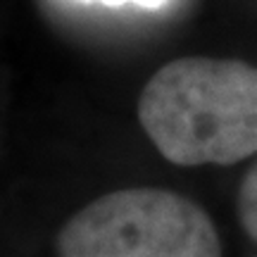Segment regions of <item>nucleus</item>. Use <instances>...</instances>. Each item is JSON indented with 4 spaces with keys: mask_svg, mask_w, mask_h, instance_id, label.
<instances>
[{
    "mask_svg": "<svg viewBox=\"0 0 257 257\" xmlns=\"http://www.w3.org/2000/svg\"><path fill=\"white\" fill-rule=\"evenodd\" d=\"M79 3H100L107 8H121V5H136L143 10H160L165 8L169 0H79Z\"/></svg>",
    "mask_w": 257,
    "mask_h": 257,
    "instance_id": "nucleus-4",
    "label": "nucleus"
},
{
    "mask_svg": "<svg viewBox=\"0 0 257 257\" xmlns=\"http://www.w3.org/2000/svg\"><path fill=\"white\" fill-rule=\"evenodd\" d=\"M141 126L179 167L236 165L257 155V67L181 57L160 67L138 100Z\"/></svg>",
    "mask_w": 257,
    "mask_h": 257,
    "instance_id": "nucleus-1",
    "label": "nucleus"
},
{
    "mask_svg": "<svg viewBox=\"0 0 257 257\" xmlns=\"http://www.w3.org/2000/svg\"><path fill=\"white\" fill-rule=\"evenodd\" d=\"M238 214L243 229L248 236L257 240V162L243 176V184L238 188Z\"/></svg>",
    "mask_w": 257,
    "mask_h": 257,
    "instance_id": "nucleus-3",
    "label": "nucleus"
},
{
    "mask_svg": "<svg viewBox=\"0 0 257 257\" xmlns=\"http://www.w3.org/2000/svg\"><path fill=\"white\" fill-rule=\"evenodd\" d=\"M60 257H221L207 212L165 188L95 198L57 236Z\"/></svg>",
    "mask_w": 257,
    "mask_h": 257,
    "instance_id": "nucleus-2",
    "label": "nucleus"
}]
</instances>
